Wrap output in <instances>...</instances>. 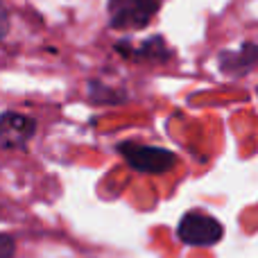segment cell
Listing matches in <instances>:
<instances>
[{"label":"cell","mask_w":258,"mask_h":258,"mask_svg":"<svg viewBox=\"0 0 258 258\" xmlns=\"http://www.w3.org/2000/svg\"><path fill=\"white\" fill-rule=\"evenodd\" d=\"M118 152L122 154V159L132 165L138 172H168L177 165V154H172L170 150L156 145H141V143H120Z\"/></svg>","instance_id":"1"},{"label":"cell","mask_w":258,"mask_h":258,"mask_svg":"<svg viewBox=\"0 0 258 258\" xmlns=\"http://www.w3.org/2000/svg\"><path fill=\"white\" fill-rule=\"evenodd\" d=\"M177 236H179V240L190 247H211L222 240L224 227L213 215L200 213V211H190V213H186L181 218V222H179Z\"/></svg>","instance_id":"2"},{"label":"cell","mask_w":258,"mask_h":258,"mask_svg":"<svg viewBox=\"0 0 258 258\" xmlns=\"http://www.w3.org/2000/svg\"><path fill=\"white\" fill-rule=\"evenodd\" d=\"M159 12V0H109V21L116 30H143Z\"/></svg>","instance_id":"3"},{"label":"cell","mask_w":258,"mask_h":258,"mask_svg":"<svg viewBox=\"0 0 258 258\" xmlns=\"http://www.w3.org/2000/svg\"><path fill=\"white\" fill-rule=\"evenodd\" d=\"M36 132L34 118L16 111H7L0 116V147L3 150H21L27 145Z\"/></svg>","instance_id":"4"},{"label":"cell","mask_w":258,"mask_h":258,"mask_svg":"<svg viewBox=\"0 0 258 258\" xmlns=\"http://www.w3.org/2000/svg\"><path fill=\"white\" fill-rule=\"evenodd\" d=\"M256 61V45L247 41L240 50L236 52H222L220 54V68L229 75H238V73H247Z\"/></svg>","instance_id":"5"},{"label":"cell","mask_w":258,"mask_h":258,"mask_svg":"<svg viewBox=\"0 0 258 258\" xmlns=\"http://www.w3.org/2000/svg\"><path fill=\"white\" fill-rule=\"evenodd\" d=\"M138 54H141L143 59H165L168 57V50H165L163 41H161L159 36H154L152 41L143 43V48L138 50Z\"/></svg>","instance_id":"6"},{"label":"cell","mask_w":258,"mask_h":258,"mask_svg":"<svg viewBox=\"0 0 258 258\" xmlns=\"http://www.w3.org/2000/svg\"><path fill=\"white\" fill-rule=\"evenodd\" d=\"M14 251H16L14 238L7 236V233H0V258H12Z\"/></svg>","instance_id":"7"},{"label":"cell","mask_w":258,"mask_h":258,"mask_svg":"<svg viewBox=\"0 0 258 258\" xmlns=\"http://www.w3.org/2000/svg\"><path fill=\"white\" fill-rule=\"evenodd\" d=\"M7 32H9V14H7V9H5L3 0H0V39H5Z\"/></svg>","instance_id":"8"}]
</instances>
